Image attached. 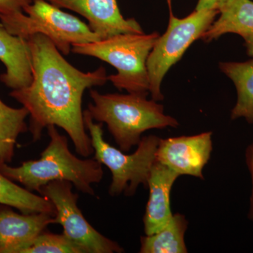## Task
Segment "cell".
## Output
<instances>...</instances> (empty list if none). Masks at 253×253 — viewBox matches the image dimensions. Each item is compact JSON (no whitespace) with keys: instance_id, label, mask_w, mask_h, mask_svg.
I'll return each mask as SVG.
<instances>
[{"instance_id":"cell-1","label":"cell","mask_w":253,"mask_h":253,"mask_svg":"<svg viewBox=\"0 0 253 253\" xmlns=\"http://www.w3.org/2000/svg\"><path fill=\"white\" fill-rule=\"evenodd\" d=\"M27 41L33 80L30 85L13 89L9 95L28 110L33 141L40 140L43 129L53 125L66 131L78 154L91 156L94 149L85 131L82 100L86 89L106 84V69L101 66L93 72H82L44 35H35Z\"/></svg>"},{"instance_id":"cell-2","label":"cell","mask_w":253,"mask_h":253,"mask_svg":"<svg viewBox=\"0 0 253 253\" xmlns=\"http://www.w3.org/2000/svg\"><path fill=\"white\" fill-rule=\"evenodd\" d=\"M46 128L50 141L40 159L26 161L18 167L4 165L0 172L31 191L39 192L51 181L64 180L72 183L81 192L95 196L92 184L102 179V164L94 158H78L70 151L67 138L60 134L56 126Z\"/></svg>"},{"instance_id":"cell-3","label":"cell","mask_w":253,"mask_h":253,"mask_svg":"<svg viewBox=\"0 0 253 253\" xmlns=\"http://www.w3.org/2000/svg\"><path fill=\"white\" fill-rule=\"evenodd\" d=\"M93 103L87 111L94 121L106 123L120 149L124 152L137 146L141 134L151 129L179 125L175 118L165 114L164 107L146 96L129 94H101L91 89Z\"/></svg>"},{"instance_id":"cell-4","label":"cell","mask_w":253,"mask_h":253,"mask_svg":"<svg viewBox=\"0 0 253 253\" xmlns=\"http://www.w3.org/2000/svg\"><path fill=\"white\" fill-rule=\"evenodd\" d=\"M159 36L158 33L120 34L94 42L73 44L71 51L113 66L118 73L108 76V81L120 90L147 96L150 83L146 63Z\"/></svg>"},{"instance_id":"cell-5","label":"cell","mask_w":253,"mask_h":253,"mask_svg":"<svg viewBox=\"0 0 253 253\" xmlns=\"http://www.w3.org/2000/svg\"><path fill=\"white\" fill-rule=\"evenodd\" d=\"M84 126L89 130L94 159L109 168L112 174L109 186L111 196L135 194L140 184L147 187L151 168L156 161L161 138L149 135L141 138L135 152L126 154L105 141L103 123H96L87 109L83 111Z\"/></svg>"},{"instance_id":"cell-6","label":"cell","mask_w":253,"mask_h":253,"mask_svg":"<svg viewBox=\"0 0 253 253\" xmlns=\"http://www.w3.org/2000/svg\"><path fill=\"white\" fill-rule=\"evenodd\" d=\"M0 20L11 34L26 41L44 35L64 55L69 54L73 44L101 41L86 23L46 0H32L23 11L0 14Z\"/></svg>"},{"instance_id":"cell-7","label":"cell","mask_w":253,"mask_h":253,"mask_svg":"<svg viewBox=\"0 0 253 253\" xmlns=\"http://www.w3.org/2000/svg\"><path fill=\"white\" fill-rule=\"evenodd\" d=\"M167 31L158 38L148 57L149 92L154 101H162L161 83L168 71L179 61L186 50L207 31L219 14L217 10H196L185 18H179L172 14L171 0Z\"/></svg>"},{"instance_id":"cell-8","label":"cell","mask_w":253,"mask_h":253,"mask_svg":"<svg viewBox=\"0 0 253 253\" xmlns=\"http://www.w3.org/2000/svg\"><path fill=\"white\" fill-rule=\"evenodd\" d=\"M68 181H54L43 186L39 192L50 200L56 209V224L63 234L83 250V253H121L124 250L116 241L105 237L86 221L78 206V195Z\"/></svg>"},{"instance_id":"cell-9","label":"cell","mask_w":253,"mask_h":253,"mask_svg":"<svg viewBox=\"0 0 253 253\" xmlns=\"http://www.w3.org/2000/svg\"><path fill=\"white\" fill-rule=\"evenodd\" d=\"M212 133L160 139L156 161L180 175L204 179L203 171L212 151Z\"/></svg>"},{"instance_id":"cell-10","label":"cell","mask_w":253,"mask_h":253,"mask_svg":"<svg viewBox=\"0 0 253 253\" xmlns=\"http://www.w3.org/2000/svg\"><path fill=\"white\" fill-rule=\"evenodd\" d=\"M59 8L78 13L88 21L91 31L102 40L126 33H144L134 18L123 17L117 0H46Z\"/></svg>"},{"instance_id":"cell-11","label":"cell","mask_w":253,"mask_h":253,"mask_svg":"<svg viewBox=\"0 0 253 253\" xmlns=\"http://www.w3.org/2000/svg\"><path fill=\"white\" fill-rule=\"evenodd\" d=\"M56 219L47 213L18 214L0 204V253H22Z\"/></svg>"},{"instance_id":"cell-12","label":"cell","mask_w":253,"mask_h":253,"mask_svg":"<svg viewBox=\"0 0 253 253\" xmlns=\"http://www.w3.org/2000/svg\"><path fill=\"white\" fill-rule=\"evenodd\" d=\"M179 174L156 161L151 168L148 181L149 198L144 216L146 235L161 230L170 220V193Z\"/></svg>"},{"instance_id":"cell-13","label":"cell","mask_w":253,"mask_h":253,"mask_svg":"<svg viewBox=\"0 0 253 253\" xmlns=\"http://www.w3.org/2000/svg\"><path fill=\"white\" fill-rule=\"evenodd\" d=\"M0 61L6 72L0 76V81L12 89H21L31 84V54L26 40L11 34L0 23Z\"/></svg>"},{"instance_id":"cell-14","label":"cell","mask_w":253,"mask_h":253,"mask_svg":"<svg viewBox=\"0 0 253 253\" xmlns=\"http://www.w3.org/2000/svg\"><path fill=\"white\" fill-rule=\"evenodd\" d=\"M219 11V18L214 20L201 39L210 42L226 33H235L244 38L247 54L253 58V1L226 0Z\"/></svg>"},{"instance_id":"cell-15","label":"cell","mask_w":253,"mask_h":253,"mask_svg":"<svg viewBox=\"0 0 253 253\" xmlns=\"http://www.w3.org/2000/svg\"><path fill=\"white\" fill-rule=\"evenodd\" d=\"M219 68L235 84L237 101L231 120L244 118L253 124V58L246 62H221Z\"/></svg>"},{"instance_id":"cell-16","label":"cell","mask_w":253,"mask_h":253,"mask_svg":"<svg viewBox=\"0 0 253 253\" xmlns=\"http://www.w3.org/2000/svg\"><path fill=\"white\" fill-rule=\"evenodd\" d=\"M189 221L184 214L176 213L161 230L141 236V253H186L184 236Z\"/></svg>"},{"instance_id":"cell-17","label":"cell","mask_w":253,"mask_h":253,"mask_svg":"<svg viewBox=\"0 0 253 253\" xmlns=\"http://www.w3.org/2000/svg\"><path fill=\"white\" fill-rule=\"evenodd\" d=\"M0 204L18 210L23 214L47 213L56 217V211L50 200L33 194L0 172Z\"/></svg>"},{"instance_id":"cell-18","label":"cell","mask_w":253,"mask_h":253,"mask_svg":"<svg viewBox=\"0 0 253 253\" xmlns=\"http://www.w3.org/2000/svg\"><path fill=\"white\" fill-rule=\"evenodd\" d=\"M28 116L26 108L10 107L0 99V168L12 161L18 136L28 129Z\"/></svg>"},{"instance_id":"cell-19","label":"cell","mask_w":253,"mask_h":253,"mask_svg":"<svg viewBox=\"0 0 253 253\" xmlns=\"http://www.w3.org/2000/svg\"><path fill=\"white\" fill-rule=\"evenodd\" d=\"M22 253H83V251L65 234L43 231Z\"/></svg>"},{"instance_id":"cell-20","label":"cell","mask_w":253,"mask_h":253,"mask_svg":"<svg viewBox=\"0 0 253 253\" xmlns=\"http://www.w3.org/2000/svg\"><path fill=\"white\" fill-rule=\"evenodd\" d=\"M32 0H0V14L6 15L23 11Z\"/></svg>"},{"instance_id":"cell-21","label":"cell","mask_w":253,"mask_h":253,"mask_svg":"<svg viewBox=\"0 0 253 253\" xmlns=\"http://www.w3.org/2000/svg\"><path fill=\"white\" fill-rule=\"evenodd\" d=\"M246 161L250 173H251V178H252L253 189L251 203H250L249 218L251 221H253V142L251 143L246 149Z\"/></svg>"},{"instance_id":"cell-22","label":"cell","mask_w":253,"mask_h":253,"mask_svg":"<svg viewBox=\"0 0 253 253\" xmlns=\"http://www.w3.org/2000/svg\"><path fill=\"white\" fill-rule=\"evenodd\" d=\"M226 1V0H199L196 10L210 9L219 11Z\"/></svg>"}]
</instances>
